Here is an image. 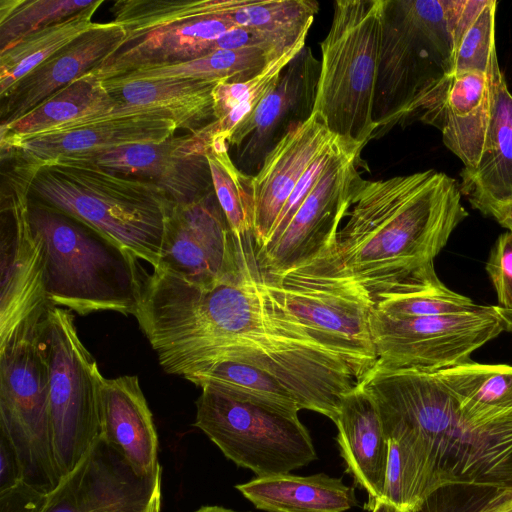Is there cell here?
<instances>
[{"label": "cell", "mask_w": 512, "mask_h": 512, "mask_svg": "<svg viewBox=\"0 0 512 512\" xmlns=\"http://www.w3.org/2000/svg\"><path fill=\"white\" fill-rule=\"evenodd\" d=\"M218 203L236 238L253 237L251 176L243 173L229 154L227 140L210 135L205 152Z\"/></svg>", "instance_id": "obj_36"}, {"label": "cell", "mask_w": 512, "mask_h": 512, "mask_svg": "<svg viewBox=\"0 0 512 512\" xmlns=\"http://www.w3.org/2000/svg\"><path fill=\"white\" fill-rule=\"evenodd\" d=\"M457 0H383L373 138L419 112L453 73Z\"/></svg>", "instance_id": "obj_6"}, {"label": "cell", "mask_w": 512, "mask_h": 512, "mask_svg": "<svg viewBox=\"0 0 512 512\" xmlns=\"http://www.w3.org/2000/svg\"><path fill=\"white\" fill-rule=\"evenodd\" d=\"M26 165L32 174L30 194L39 202L158 266L165 223L175 205L160 187L79 157Z\"/></svg>", "instance_id": "obj_4"}, {"label": "cell", "mask_w": 512, "mask_h": 512, "mask_svg": "<svg viewBox=\"0 0 512 512\" xmlns=\"http://www.w3.org/2000/svg\"><path fill=\"white\" fill-rule=\"evenodd\" d=\"M32 174L19 163L2 193L0 346L24 324L42 319L47 296L42 245L29 217Z\"/></svg>", "instance_id": "obj_13"}, {"label": "cell", "mask_w": 512, "mask_h": 512, "mask_svg": "<svg viewBox=\"0 0 512 512\" xmlns=\"http://www.w3.org/2000/svg\"><path fill=\"white\" fill-rule=\"evenodd\" d=\"M235 26L215 12L150 30L125 43L92 71L102 80L138 69L180 63L213 52L216 40Z\"/></svg>", "instance_id": "obj_23"}, {"label": "cell", "mask_w": 512, "mask_h": 512, "mask_svg": "<svg viewBox=\"0 0 512 512\" xmlns=\"http://www.w3.org/2000/svg\"><path fill=\"white\" fill-rule=\"evenodd\" d=\"M305 42H299L270 61L260 73L247 81H219L212 91L214 121L207 124L210 135L220 136L228 142L234 128L274 88L286 66L306 46Z\"/></svg>", "instance_id": "obj_35"}, {"label": "cell", "mask_w": 512, "mask_h": 512, "mask_svg": "<svg viewBox=\"0 0 512 512\" xmlns=\"http://www.w3.org/2000/svg\"><path fill=\"white\" fill-rule=\"evenodd\" d=\"M22 482L17 456L9 442L0 435V493H4Z\"/></svg>", "instance_id": "obj_44"}, {"label": "cell", "mask_w": 512, "mask_h": 512, "mask_svg": "<svg viewBox=\"0 0 512 512\" xmlns=\"http://www.w3.org/2000/svg\"><path fill=\"white\" fill-rule=\"evenodd\" d=\"M497 295L498 304L512 323V232L495 241L485 266Z\"/></svg>", "instance_id": "obj_41"}, {"label": "cell", "mask_w": 512, "mask_h": 512, "mask_svg": "<svg viewBox=\"0 0 512 512\" xmlns=\"http://www.w3.org/2000/svg\"><path fill=\"white\" fill-rule=\"evenodd\" d=\"M383 0H336L321 61L313 114L337 137L364 148L376 125Z\"/></svg>", "instance_id": "obj_7"}, {"label": "cell", "mask_w": 512, "mask_h": 512, "mask_svg": "<svg viewBox=\"0 0 512 512\" xmlns=\"http://www.w3.org/2000/svg\"><path fill=\"white\" fill-rule=\"evenodd\" d=\"M126 31L114 21L92 28L62 48L1 95V125L10 123L84 74L99 67L126 42Z\"/></svg>", "instance_id": "obj_22"}, {"label": "cell", "mask_w": 512, "mask_h": 512, "mask_svg": "<svg viewBox=\"0 0 512 512\" xmlns=\"http://www.w3.org/2000/svg\"><path fill=\"white\" fill-rule=\"evenodd\" d=\"M218 82L182 78L103 81L115 109L164 110L179 128L192 132L214 121L212 91Z\"/></svg>", "instance_id": "obj_27"}, {"label": "cell", "mask_w": 512, "mask_h": 512, "mask_svg": "<svg viewBox=\"0 0 512 512\" xmlns=\"http://www.w3.org/2000/svg\"><path fill=\"white\" fill-rule=\"evenodd\" d=\"M467 198L474 209L493 217L502 227L512 232V199L498 200L479 193H471Z\"/></svg>", "instance_id": "obj_43"}, {"label": "cell", "mask_w": 512, "mask_h": 512, "mask_svg": "<svg viewBox=\"0 0 512 512\" xmlns=\"http://www.w3.org/2000/svg\"><path fill=\"white\" fill-rule=\"evenodd\" d=\"M103 0L21 39L0 53V96L16 82L94 26L92 17Z\"/></svg>", "instance_id": "obj_33"}, {"label": "cell", "mask_w": 512, "mask_h": 512, "mask_svg": "<svg viewBox=\"0 0 512 512\" xmlns=\"http://www.w3.org/2000/svg\"><path fill=\"white\" fill-rule=\"evenodd\" d=\"M194 426L257 477L289 474L317 459L298 412L215 384L201 386Z\"/></svg>", "instance_id": "obj_9"}, {"label": "cell", "mask_w": 512, "mask_h": 512, "mask_svg": "<svg viewBox=\"0 0 512 512\" xmlns=\"http://www.w3.org/2000/svg\"><path fill=\"white\" fill-rule=\"evenodd\" d=\"M493 106L489 71L454 72L425 100L419 120L440 130L445 146L464 167L476 169L485 149Z\"/></svg>", "instance_id": "obj_20"}, {"label": "cell", "mask_w": 512, "mask_h": 512, "mask_svg": "<svg viewBox=\"0 0 512 512\" xmlns=\"http://www.w3.org/2000/svg\"><path fill=\"white\" fill-rule=\"evenodd\" d=\"M193 512H239V511L228 509V508H225L222 506L211 505V506H202Z\"/></svg>", "instance_id": "obj_47"}, {"label": "cell", "mask_w": 512, "mask_h": 512, "mask_svg": "<svg viewBox=\"0 0 512 512\" xmlns=\"http://www.w3.org/2000/svg\"><path fill=\"white\" fill-rule=\"evenodd\" d=\"M184 378L199 387L215 384L286 410H301L295 396L277 378L248 364L221 361Z\"/></svg>", "instance_id": "obj_38"}, {"label": "cell", "mask_w": 512, "mask_h": 512, "mask_svg": "<svg viewBox=\"0 0 512 512\" xmlns=\"http://www.w3.org/2000/svg\"><path fill=\"white\" fill-rule=\"evenodd\" d=\"M45 316L24 324L0 346V435L17 456L23 482L49 494L62 477L54 455L49 370L41 339Z\"/></svg>", "instance_id": "obj_10"}, {"label": "cell", "mask_w": 512, "mask_h": 512, "mask_svg": "<svg viewBox=\"0 0 512 512\" xmlns=\"http://www.w3.org/2000/svg\"><path fill=\"white\" fill-rule=\"evenodd\" d=\"M279 56L259 47L216 50L192 60L138 69L113 79L182 78L231 83L244 82L260 73L270 61Z\"/></svg>", "instance_id": "obj_34"}, {"label": "cell", "mask_w": 512, "mask_h": 512, "mask_svg": "<svg viewBox=\"0 0 512 512\" xmlns=\"http://www.w3.org/2000/svg\"><path fill=\"white\" fill-rule=\"evenodd\" d=\"M210 134L204 126L189 135L158 143H141L92 156L89 160L111 172L160 187L173 204L198 200L214 191L205 152Z\"/></svg>", "instance_id": "obj_19"}, {"label": "cell", "mask_w": 512, "mask_h": 512, "mask_svg": "<svg viewBox=\"0 0 512 512\" xmlns=\"http://www.w3.org/2000/svg\"><path fill=\"white\" fill-rule=\"evenodd\" d=\"M318 10L313 0H218L221 16L279 53L306 40Z\"/></svg>", "instance_id": "obj_32"}, {"label": "cell", "mask_w": 512, "mask_h": 512, "mask_svg": "<svg viewBox=\"0 0 512 512\" xmlns=\"http://www.w3.org/2000/svg\"><path fill=\"white\" fill-rule=\"evenodd\" d=\"M162 467L138 475L99 438L78 465L47 494L41 512H160Z\"/></svg>", "instance_id": "obj_16"}, {"label": "cell", "mask_w": 512, "mask_h": 512, "mask_svg": "<svg viewBox=\"0 0 512 512\" xmlns=\"http://www.w3.org/2000/svg\"><path fill=\"white\" fill-rule=\"evenodd\" d=\"M335 240L293 269L273 276L262 273L288 310L339 353L360 382L377 361L370 329L373 300L344 269Z\"/></svg>", "instance_id": "obj_8"}, {"label": "cell", "mask_w": 512, "mask_h": 512, "mask_svg": "<svg viewBox=\"0 0 512 512\" xmlns=\"http://www.w3.org/2000/svg\"><path fill=\"white\" fill-rule=\"evenodd\" d=\"M174 118L160 109H113L41 134L1 145L2 156L39 165L60 157L92 156L141 143H158L178 129Z\"/></svg>", "instance_id": "obj_17"}, {"label": "cell", "mask_w": 512, "mask_h": 512, "mask_svg": "<svg viewBox=\"0 0 512 512\" xmlns=\"http://www.w3.org/2000/svg\"><path fill=\"white\" fill-rule=\"evenodd\" d=\"M149 331L168 374L186 377L221 361L248 364L277 378L301 409L333 422L358 384L347 361L271 289L255 255L236 278L211 288L164 277L150 303Z\"/></svg>", "instance_id": "obj_1"}, {"label": "cell", "mask_w": 512, "mask_h": 512, "mask_svg": "<svg viewBox=\"0 0 512 512\" xmlns=\"http://www.w3.org/2000/svg\"><path fill=\"white\" fill-rule=\"evenodd\" d=\"M96 0H1L0 53L26 36L60 22Z\"/></svg>", "instance_id": "obj_39"}, {"label": "cell", "mask_w": 512, "mask_h": 512, "mask_svg": "<svg viewBox=\"0 0 512 512\" xmlns=\"http://www.w3.org/2000/svg\"><path fill=\"white\" fill-rule=\"evenodd\" d=\"M254 255L253 237H235L212 191L172 207L156 268L211 288L236 278Z\"/></svg>", "instance_id": "obj_14"}, {"label": "cell", "mask_w": 512, "mask_h": 512, "mask_svg": "<svg viewBox=\"0 0 512 512\" xmlns=\"http://www.w3.org/2000/svg\"><path fill=\"white\" fill-rule=\"evenodd\" d=\"M100 437L140 476L159 467L158 437L152 413L134 375L103 378L99 393Z\"/></svg>", "instance_id": "obj_24"}, {"label": "cell", "mask_w": 512, "mask_h": 512, "mask_svg": "<svg viewBox=\"0 0 512 512\" xmlns=\"http://www.w3.org/2000/svg\"><path fill=\"white\" fill-rule=\"evenodd\" d=\"M370 329L377 361L387 369L437 372L471 361V355L512 330L497 305L447 316L391 318L374 310Z\"/></svg>", "instance_id": "obj_12"}, {"label": "cell", "mask_w": 512, "mask_h": 512, "mask_svg": "<svg viewBox=\"0 0 512 512\" xmlns=\"http://www.w3.org/2000/svg\"><path fill=\"white\" fill-rule=\"evenodd\" d=\"M235 488L267 512H343L358 504L354 488L324 473L257 477Z\"/></svg>", "instance_id": "obj_30"}, {"label": "cell", "mask_w": 512, "mask_h": 512, "mask_svg": "<svg viewBox=\"0 0 512 512\" xmlns=\"http://www.w3.org/2000/svg\"><path fill=\"white\" fill-rule=\"evenodd\" d=\"M362 149L344 141L282 235L255 252L265 275L295 268L336 238L362 179L358 169Z\"/></svg>", "instance_id": "obj_15"}, {"label": "cell", "mask_w": 512, "mask_h": 512, "mask_svg": "<svg viewBox=\"0 0 512 512\" xmlns=\"http://www.w3.org/2000/svg\"><path fill=\"white\" fill-rule=\"evenodd\" d=\"M337 138L315 115L291 129L251 176L255 252L263 248L287 200L315 159Z\"/></svg>", "instance_id": "obj_21"}, {"label": "cell", "mask_w": 512, "mask_h": 512, "mask_svg": "<svg viewBox=\"0 0 512 512\" xmlns=\"http://www.w3.org/2000/svg\"><path fill=\"white\" fill-rule=\"evenodd\" d=\"M373 310L391 318H419L456 315L477 309L467 296L448 289L439 288L417 291H394L372 298Z\"/></svg>", "instance_id": "obj_40"}, {"label": "cell", "mask_w": 512, "mask_h": 512, "mask_svg": "<svg viewBox=\"0 0 512 512\" xmlns=\"http://www.w3.org/2000/svg\"><path fill=\"white\" fill-rule=\"evenodd\" d=\"M360 382L377 406L384 431L404 429L416 435L460 485L512 486V435L469 425L437 372L375 364Z\"/></svg>", "instance_id": "obj_3"}, {"label": "cell", "mask_w": 512, "mask_h": 512, "mask_svg": "<svg viewBox=\"0 0 512 512\" xmlns=\"http://www.w3.org/2000/svg\"><path fill=\"white\" fill-rule=\"evenodd\" d=\"M320 61L310 47L283 70L277 84L231 133L228 144L236 148L237 167L253 176L266 155L293 128L313 114Z\"/></svg>", "instance_id": "obj_18"}, {"label": "cell", "mask_w": 512, "mask_h": 512, "mask_svg": "<svg viewBox=\"0 0 512 512\" xmlns=\"http://www.w3.org/2000/svg\"><path fill=\"white\" fill-rule=\"evenodd\" d=\"M384 433L389 456L380 500L403 512H416L440 490L460 485L416 435L404 429Z\"/></svg>", "instance_id": "obj_28"}, {"label": "cell", "mask_w": 512, "mask_h": 512, "mask_svg": "<svg viewBox=\"0 0 512 512\" xmlns=\"http://www.w3.org/2000/svg\"><path fill=\"white\" fill-rule=\"evenodd\" d=\"M29 217L42 245L45 285L52 306L82 316L100 311L135 315L147 275L136 256L39 201L30 199Z\"/></svg>", "instance_id": "obj_5"}, {"label": "cell", "mask_w": 512, "mask_h": 512, "mask_svg": "<svg viewBox=\"0 0 512 512\" xmlns=\"http://www.w3.org/2000/svg\"><path fill=\"white\" fill-rule=\"evenodd\" d=\"M115 106L103 81L90 71L56 91L20 118L2 124L0 145L86 118L103 116Z\"/></svg>", "instance_id": "obj_31"}, {"label": "cell", "mask_w": 512, "mask_h": 512, "mask_svg": "<svg viewBox=\"0 0 512 512\" xmlns=\"http://www.w3.org/2000/svg\"><path fill=\"white\" fill-rule=\"evenodd\" d=\"M488 71L493 106L483 155L475 170L461 171L460 191L479 193L498 200L512 199V94L502 73L496 46L492 49Z\"/></svg>", "instance_id": "obj_29"}, {"label": "cell", "mask_w": 512, "mask_h": 512, "mask_svg": "<svg viewBox=\"0 0 512 512\" xmlns=\"http://www.w3.org/2000/svg\"><path fill=\"white\" fill-rule=\"evenodd\" d=\"M334 423L346 471L367 492L371 510L383 494L389 442L377 406L362 382L343 396Z\"/></svg>", "instance_id": "obj_25"}, {"label": "cell", "mask_w": 512, "mask_h": 512, "mask_svg": "<svg viewBox=\"0 0 512 512\" xmlns=\"http://www.w3.org/2000/svg\"><path fill=\"white\" fill-rule=\"evenodd\" d=\"M47 494H44L24 482L0 493V512H41Z\"/></svg>", "instance_id": "obj_42"}, {"label": "cell", "mask_w": 512, "mask_h": 512, "mask_svg": "<svg viewBox=\"0 0 512 512\" xmlns=\"http://www.w3.org/2000/svg\"><path fill=\"white\" fill-rule=\"evenodd\" d=\"M370 511L371 512H403L400 509H398L397 507H395L394 505H392L388 502L382 501V500L376 501Z\"/></svg>", "instance_id": "obj_46"}, {"label": "cell", "mask_w": 512, "mask_h": 512, "mask_svg": "<svg viewBox=\"0 0 512 512\" xmlns=\"http://www.w3.org/2000/svg\"><path fill=\"white\" fill-rule=\"evenodd\" d=\"M464 420L494 435H512V366L473 360L437 371Z\"/></svg>", "instance_id": "obj_26"}, {"label": "cell", "mask_w": 512, "mask_h": 512, "mask_svg": "<svg viewBox=\"0 0 512 512\" xmlns=\"http://www.w3.org/2000/svg\"><path fill=\"white\" fill-rule=\"evenodd\" d=\"M416 512H431L422 506ZM471 512H512V486L491 489V496L485 497L483 502L472 506Z\"/></svg>", "instance_id": "obj_45"}, {"label": "cell", "mask_w": 512, "mask_h": 512, "mask_svg": "<svg viewBox=\"0 0 512 512\" xmlns=\"http://www.w3.org/2000/svg\"><path fill=\"white\" fill-rule=\"evenodd\" d=\"M460 185L433 169L360 180L339 228L335 253L373 298L442 286L434 259L468 216Z\"/></svg>", "instance_id": "obj_2"}, {"label": "cell", "mask_w": 512, "mask_h": 512, "mask_svg": "<svg viewBox=\"0 0 512 512\" xmlns=\"http://www.w3.org/2000/svg\"><path fill=\"white\" fill-rule=\"evenodd\" d=\"M41 339L49 370L54 455L64 477L100 436L99 393L104 377L82 343L69 310L48 309Z\"/></svg>", "instance_id": "obj_11"}, {"label": "cell", "mask_w": 512, "mask_h": 512, "mask_svg": "<svg viewBox=\"0 0 512 512\" xmlns=\"http://www.w3.org/2000/svg\"><path fill=\"white\" fill-rule=\"evenodd\" d=\"M495 0H457L453 24V73L486 72L496 46Z\"/></svg>", "instance_id": "obj_37"}]
</instances>
